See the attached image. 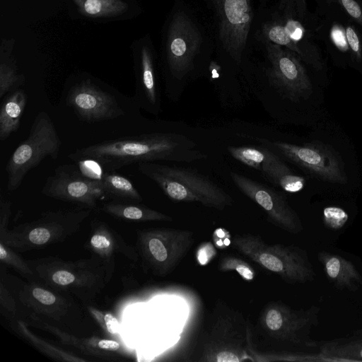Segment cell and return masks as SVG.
<instances>
[{
	"label": "cell",
	"mask_w": 362,
	"mask_h": 362,
	"mask_svg": "<svg viewBox=\"0 0 362 362\" xmlns=\"http://www.w3.org/2000/svg\"><path fill=\"white\" fill-rule=\"evenodd\" d=\"M188 137L175 133H146L115 138L77 148L69 155L74 161L89 160L103 170L115 171L143 162L191 163L207 156Z\"/></svg>",
	"instance_id": "obj_1"
},
{
	"label": "cell",
	"mask_w": 362,
	"mask_h": 362,
	"mask_svg": "<svg viewBox=\"0 0 362 362\" xmlns=\"http://www.w3.org/2000/svg\"><path fill=\"white\" fill-rule=\"evenodd\" d=\"M33 276L59 293H71L82 300H90L99 294L113 272L93 256L76 262L57 257H45L28 262Z\"/></svg>",
	"instance_id": "obj_2"
},
{
	"label": "cell",
	"mask_w": 362,
	"mask_h": 362,
	"mask_svg": "<svg viewBox=\"0 0 362 362\" xmlns=\"http://www.w3.org/2000/svg\"><path fill=\"white\" fill-rule=\"evenodd\" d=\"M137 168L173 201L199 202L218 210L233 204L232 197L224 189L196 170L156 162L139 163Z\"/></svg>",
	"instance_id": "obj_3"
},
{
	"label": "cell",
	"mask_w": 362,
	"mask_h": 362,
	"mask_svg": "<svg viewBox=\"0 0 362 362\" xmlns=\"http://www.w3.org/2000/svg\"><path fill=\"white\" fill-rule=\"evenodd\" d=\"M278 8L274 18L263 25L264 40L286 47L301 61L322 70L324 63L305 0H279Z\"/></svg>",
	"instance_id": "obj_4"
},
{
	"label": "cell",
	"mask_w": 362,
	"mask_h": 362,
	"mask_svg": "<svg viewBox=\"0 0 362 362\" xmlns=\"http://www.w3.org/2000/svg\"><path fill=\"white\" fill-rule=\"evenodd\" d=\"M251 339V329L243 316L225 303L218 301L201 337L198 361H252L248 350Z\"/></svg>",
	"instance_id": "obj_5"
},
{
	"label": "cell",
	"mask_w": 362,
	"mask_h": 362,
	"mask_svg": "<svg viewBox=\"0 0 362 362\" xmlns=\"http://www.w3.org/2000/svg\"><path fill=\"white\" fill-rule=\"evenodd\" d=\"M90 214V209L43 212L30 222L0 230V241L18 251L37 249L64 240L75 233Z\"/></svg>",
	"instance_id": "obj_6"
},
{
	"label": "cell",
	"mask_w": 362,
	"mask_h": 362,
	"mask_svg": "<svg viewBox=\"0 0 362 362\" xmlns=\"http://www.w3.org/2000/svg\"><path fill=\"white\" fill-rule=\"evenodd\" d=\"M235 249L265 269L292 284L312 281L315 272L305 250L293 245H270L250 233L232 238Z\"/></svg>",
	"instance_id": "obj_7"
},
{
	"label": "cell",
	"mask_w": 362,
	"mask_h": 362,
	"mask_svg": "<svg viewBox=\"0 0 362 362\" xmlns=\"http://www.w3.org/2000/svg\"><path fill=\"white\" fill-rule=\"evenodd\" d=\"M62 141L54 124L47 112L42 111L35 117L29 135L11 155L6 165L7 191L18 189L27 173L43 159H57Z\"/></svg>",
	"instance_id": "obj_8"
},
{
	"label": "cell",
	"mask_w": 362,
	"mask_h": 362,
	"mask_svg": "<svg viewBox=\"0 0 362 362\" xmlns=\"http://www.w3.org/2000/svg\"><path fill=\"white\" fill-rule=\"evenodd\" d=\"M202 43L201 33L192 19L183 12L173 16L166 41L165 93L173 100L175 84L185 86L195 69V59Z\"/></svg>",
	"instance_id": "obj_9"
},
{
	"label": "cell",
	"mask_w": 362,
	"mask_h": 362,
	"mask_svg": "<svg viewBox=\"0 0 362 362\" xmlns=\"http://www.w3.org/2000/svg\"><path fill=\"white\" fill-rule=\"evenodd\" d=\"M136 250L143 265L157 276L172 272L194 242L192 231L174 228L138 230Z\"/></svg>",
	"instance_id": "obj_10"
},
{
	"label": "cell",
	"mask_w": 362,
	"mask_h": 362,
	"mask_svg": "<svg viewBox=\"0 0 362 362\" xmlns=\"http://www.w3.org/2000/svg\"><path fill=\"white\" fill-rule=\"evenodd\" d=\"M64 100L79 119L88 123L115 119L126 114L118 93L90 77L71 84Z\"/></svg>",
	"instance_id": "obj_11"
},
{
	"label": "cell",
	"mask_w": 362,
	"mask_h": 362,
	"mask_svg": "<svg viewBox=\"0 0 362 362\" xmlns=\"http://www.w3.org/2000/svg\"><path fill=\"white\" fill-rule=\"evenodd\" d=\"M269 144L291 162L317 179L339 185L348 182L342 158L329 145L318 141L303 145L281 141Z\"/></svg>",
	"instance_id": "obj_12"
},
{
	"label": "cell",
	"mask_w": 362,
	"mask_h": 362,
	"mask_svg": "<svg viewBox=\"0 0 362 362\" xmlns=\"http://www.w3.org/2000/svg\"><path fill=\"white\" fill-rule=\"evenodd\" d=\"M319 308L293 310L281 302H271L260 313L258 323L264 335L293 344L305 341L313 325L317 324Z\"/></svg>",
	"instance_id": "obj_13"
},
{
	"label": "cell",
	"mask_w": 362,
	"mask_h": 362,
	"mask_svg": "<svg viewBox=\"0 0 362 362\" xmlns=\"http://www.w3.org/2000/svg\"><path fill=\"white\" fill-rule=\"evenodd\" d=\"M41 192L46 197L88 209L96 207L100 200L105 199L100 179L86 176L71 164L57 166L47 178Z\"/></svg>",
	"instance_id": "obj_14"
},
{
	"label": "cell",
	"mask_w": 362,
	"mask_h": 362,
	"mask_svg": "<svg viewBox=\"0 0 362 362\" xmlns=\"http://www.w3.org/2000/svg\"><path fill=\"white\" fill-rule=\"evenodd\" d=\"M218 18V37L223 50L240 63L253 18L251 0H206Z\"/></svg>",
	"instance_id": "obj_15"
},
{
	"label": "cell",
	"mask_w": 362,
	"mask_h": 362,
	"mask_svg": "<svg viewBox=\"0 0 362 362\" xmlns=\"http://www.w3.org/2000/svg\"><path fill=\"white\" fill-rule=\"evenodd\" d=\"M265 47L273 85L293 102L308 99L313 85L301 60L286 47L269 41L265 40Z\"/></svg>",
	"instance_id": "obj_16"
},
{
	"label": "cell",
	"mask_w": 362,
	"mask_h": 362,
	"mask_svg": "<svg viewBox=\"0 0 362 362\" xmlns=\"http://www.w3.org/2000/svg\"><path fill=\"white\" fill-rule=\"evenodd\" d=\"M230 175L235 185L264 211L273 224L291 233L302 230L299 216L281 193L236 172L231 171Z\"/></svg>",
	"instance_id": "obj_17"
},
{
	"label": "cell",
	"mask_w": 362,
	"mask_h": 362,
	"mask_svg": "<svg viewBox=\"0 0 362 362\" xmlns=\"http://www.w3.org/2000/svg\"><path fill=\"white\" fill-rule=\"evenodd\" d=\"M134 104L147 112L158 115L161 101L153 53L144 47L135 62Z\"/></svg>",
	"instance_id": "obj_18"
},
{
	"label": "cell",
	"mask_w": 362,
	"mask_h": 362,
	"mask_svg": "<svg viewBox=\"0 0 362 362\" xmlns=\"http://www.w3.org/2000/svg\"><path fill=\"white\" fill-rule=\"evenodd\" d=\"M86 247L112 272L115 255L121 253L134 261L139 259L136 248L127 245L117 232L100 221L92 223V233Z\"/></svg>",
	"instance_id": "obj_19"
},
{
	"label": "cell",
	"mask_w": 362,
	"mask_h": 362,
	"mask_svg": "<svg viewBox=\"0 0 362 362\" xmlns=\"http://www.w3.org/2000/svg\"><path fill=\"white\" fill-rule=\"evenodd\" d=\"M20 300L33 310V313L41 314L59 322H66L74 303L62 296V293L50 291L35 284L25 285L19 292Z\"/></svg>",
	"instance_id": "obj_20"
},
{
	"label": "cell",
	"mask_w": 362,
	"mask_h": 362,
	"mask_svg": "<svg viewBox=\"0 0 362 362\" xmlns=\"http://www.w3.org/2000/svg\"><path fill=\"white\" fill-rule=\"evenodd\" d=\"M29 319L31 325L53 333L62 344L74 346L86 355L108 358L114 356L115 354H119L122 351V344L116 339H103L98 337L78 338L45 322L33 313L29 315Z\"/></svg>",
	"instance_id": "obj_21"
},
{
	"label": "cell",
	"mask_w": 362,
	"mask_h": 362,
	"mask_svg": "<svg viewBox=\"0 0 362 362\" xmlns=\"http://www.w3.org/2000/svg\"><path fill=\"white\" fill-rule=\"evenodd\" d=\"M318 259L327 278L337 288L356 291L362 284L361 276L351 261L325 251L318 254Z\"/></svg>",
	"instance_id": "obj_22"
},
{
	"label": "cell",
	"mask_w": 362,
	"mask_h": 362,
	"mask_svg": "<svg viewBox=\"0 0 362 362\" xmlns=\"http://www.w3.org/2000/svg\"><path fill=\"white\" fill-rule=\"evenodd\" d=\"M27 103L25 90L17 88L3 99L0 108V141L7 139L19 128Z\"/></svg>",
	"instance_id": "obj_23"
},
{
	"label": "cell",
	"mask_w": 362,
	"mask_h": 362,
	"mask_svg": "<svg viewBox=\"0 0 362 362\" xmlns=\"http://www.w3.org/2000/svg\"><path fill=\"white\" fill-rule=\"evenodd\" d=\"M305 344L317 347L320 353L331 361H362V337L353 336L330 341H308Z\"/></svg>",
	"instance_id": "obj_24"
},
{
	"label": "cell",
	"mask_w": 362,
	"mask_h": 362,
	"mask_svg": "<svg viewBox=\"0 0 362 362\" xmlns=\"http://www.w3.org/2000/svg\"><path fill=\"white\" fill-rule=\"evenodd\" d=\"M271 183L290 193L301 191L305 186V177L296 174L274 153L260 171Z\"/></svg>",
	"instance_id": "obj_25"
},
{
	"label": "cell",
	"mask_w": 362,
	"mask_h": 362,
	"mask_svg": "<svg viewBox=\"0 0 362 362\" xmlns=\"http://www.w3.org/2000/svg\"><path fill=\"white\" fill-rule=\"evenodd\" d=\"M100 180L105 199L132 203H139L143 199L131 180L114 171H105Z\"/></svg>",
	"instance_id": "obj_26"
},
{
	"label": "cell",
	"mask_w": 362,
	"mask_h": 362,
	"mask_svg": "<svg viewBox=\"0 0 362 362\" xmlns=\"http://www.w3.org/2000/svg\"><path fill=\"white\" fill-rule=\"evenodd\" d=\"M101 210L105 213L121 219L134 221H167L173 218L158 211L144 206L120 202H110L103 205Z\"/></svg>",
	"instance_id": "obj_27"
},
{
	"label": "cell",
	"mask_w": 362,
	"mask_h": 362,
	"mask_svg": "<svg viewBox=\"0 0 362 362\" xmlns=\"http://www.w3.org/2000/svg\"><path fill=\"white\" fill-rule=\"evenodd\" d=\"M82 14L88 17H111L124 12L127 4L121 0H74Z\"/></svg>",
	"instance_id": "obj_28"
},
{
	"label": "cell",
	"mask_w": 362,
	"mask_h": 362,
	"mask_svg": "<svg viewBox=\"0 0 362 362\" xmlns=\"http://www.w3.org/2000/svg\"><path fill=\"white\" fill-rule=\"evenodd\" d=\"M16 328L18 332L39 351L55 360L72 362L86 361V360L83 358H80L69 353L64 351L63 350L51 345L47 341L40 339L33 334L28 329L25 323L21 320H18L16 322Z\"/></svg>",
	"instance_id": "obj_29"
},
{
	"label": "cell",
	"mask_w": 362,
	"mask_h": 362,
	"mask_svg": "<svg viewBox=\"0 0 362 362\" xmlns=\"http://www.w3.org/2000/svg\"><path fill=\"white\" fill-rule=\"evenodd\" d=\"M228 151L233 158L259 171L273 154L268 149L248 146H228Z\"/></svg>",
	"instance_id": "obj_30"
},
{
	"label": "cell",
	"mask_w": 362,
	"mask_h": 362,
	"mask_svg": "<svg viewBox=\"0 0 362 362\" xmlns=\"http://www.w3.org/2000/svg\"><path fill=\"white\" fill-rule=\"evenodd\" d=\"M248 350L253 361H331L329 358L320 353L315 355L293 353H262L254 348L252 339L249 343Z\"/></svg>",
	"instance_id": "obj_31"
},
{
	"label": "cell",
	"mask_w": 362,
	"mask_h": 362,
	"mask_svg": "<svg viewBox=\"0 0 362 362\" xmlns=\"http://www.w3.org/2000/svg\"><path fill=\"white\" fill-rule=\"evenodd\" d=\"M24 83L22 76L18 74L12 64L2 63L0 69V99H3L10 92L19 88Z\"/></svg>",
	"instance_id": "obj_32"
},
{
	"label": "cell",
	"mask_w": 362,
	"mask_h": 362,
	"mask_svg": "<svg viewBox=\"0 0 362 362\" xmlns=\"http://www.w3.org/2000/svg\"><path fill=\"white\" fill-rule=\"evenodd\" d=\"M0 260L27 277H33V272L28 262L18 256L13 249L0 241Z\"/></svg>",
	"instance_id": "obj_33"
},
{
	"label": "cell",
	"mask_w": 362,
	"mask_h": 362,
	"mask_svg": "<svg viewBox=\"0 0 362 362\" xmlns=\"http://www.w3.org/2000/svg\"><path fill=\"white\" fill-rule=\"evenodd\" d=\"M218 265L222 272L234 271L245 280L251 281L255 277V270L251 265L238 257L232 255L223 256Z\"/></svg>",
	"instance_id": "obj_34"
},
{
	"label": "cell",
	"mask_w": 362,
	"mask_h": 362,
	"mask_svg": "<svg viewBox=\"0 0 362 362\" xmlns=\"http://www.w3.org/2000/svg\"><path fill=\"white\" fill-rule=\"evenodd\" d=\"M87 308L107 335L108 334L112 337H117L119 335L121 329L120 323L114 315L98 310L91 306H88Z\"/></svg>",
	"instance_id": "obj_35"
},
{
	"label": "cell",
	"mask_w": 362,
	"mask_h": 362,
	"mask_svg": "<svg viewBox=\"0 0 362 362\" xmlns=\"http://www.w3.org/2000/svg\"><path fill=\"white\" fill-rule=\"evenodd\" d=\"M347 213L337 206H328L323 210V221L327 227L339 229L344 226L348 220Z\"/></svg>",
	"instance_id": "obj_36"
},
{
	"label": "cell",
	"mask_w": 362,
	"mask_h": 362,
	"mask_svg": "<svg viewBox=\"0 0 362 362\" xmlns=\"http://www.w3.org/2000/svg\"><path fill=\"white\" fill-rule=\"evenodd\" d=\"M344 29L347 45L357 61L362 60V48L359 36L352 25H347Z\"/></svg>",
	"instance_id": "obj_37"
},
{
	"label": "cell",
	"mask_w": 362,
	"mask_h": 362,
	"mask_svg": "<svg viewBox=\"0 0 362 362\" xmlns=\"http://www.w3.org/2000/svg\"><path fill=\"white\" fill-rule=\"evenodd\" d=\"M352 18L362 26V6L358 0H334Z\"/></svg>",
	"instance_id": "obj_38"
},
{
	"label": "cell",
	"mask_w": 362,
	"mask_h": 362,
	"mask_svg": "<svg viewBox=\"0 0 362 362\" xmlns=\"http://www.w3.org/2000/svg\"><path fill=\"white\" fill-rule=\"evenodd\" d=\"M1 305L3 306L10 314L15 315L16 313V303L9 292L1 284Z\"/></svg>",
	"instance_id": "obj_39"
},
{
	"label": "cell",
	"mask_w": 362,
	"mask_h": 362,
	"mask_svg": "<svg viewBox=\"0 0 362 362\" xmlns=\"http://www.w3.org/2000/svg\"><path fill=\"white\" fill-rule=\"evenodd\" d=\"M331 36L334 44L341 51L348 50L349 46L346 42L344 29H341L338 26H334L332 30Z\"/></svg>",
	"instance_id": "obj_40"
}]
</instances>
